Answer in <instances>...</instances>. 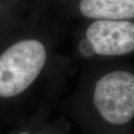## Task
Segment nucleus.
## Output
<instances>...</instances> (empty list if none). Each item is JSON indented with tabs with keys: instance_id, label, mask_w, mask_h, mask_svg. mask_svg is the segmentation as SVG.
<instances>
[{
	"instance_id": "0eeeda50",
	"label": "nucleus",
	"mask_w": 134,
	"mask_h": 134,
	"mask_svg": "<svg viewBox=\"0 0 134 134\" xmlns=\"http://www.w3.org/2000/svg\"><path fill=\"white\" fill-rule=\"evenodd\" d=\"M39 134H59V132H58L55 126L48 123L47 119H44L40 127Z\"/></svg>"
},
{
	"instance_id": "7ed1b4c3",
	"label": "nucleus",
	"mask_w": 134,
	"mask_h": 134,
	"mask_svg": "<svg viewBox=\"0 0 134 134\" xmlns=\"http://www.w3.org/2000/svg\"><path fill=\"white\" fill-rule=\"evenodd\" d=\"M95 54L123 56L134 51V24L126 20H97L86 30Z\"/></svg>"
},
{
	"instance_id": "423d86ee",
	"label": "nucleus",
	"mask_w": 134,
	"mask_h": 134,
	"mask_svg": "<svg viewBox=\"0 0 134 134\" xmlns=\"http://www.w3.org/2000/svg\"><path fill=\"white\" fill-rule=\"evenodd\" d=\"M79 50H80V52H81L85 57H90V56H92L93 54H95L94 50H93V48H92V45L91 44V43L88 41L87 38L85 40H83V41L80 43Z\"/></svg>"
},
{
	"instance_id": "39448f33",
	"label": "nucleus",
	"mask_w": 134,
	"mask_h": 134,
	"mask_svg": "<svg viewBox=\"0 0 134 134\" xmlns=\"http://www.w3.org/2000/svg\"><path fill=\"white\" fill-rule=\"evenodd\" d=\"M46 119L43 111H37L30 116L19 119L8 134H39L42 123Z\"/></svg>"
},
{
	"instance_id": "6e6552de",
	"label": "nucleus",
	"mask_w": 134,
	"mask_h": 134,
	"mask_svg": "<svg viewBox=\"0 0 134 134\" xmlns=\"http://www.w3.org/2000/svg\"><path fill=\"white\" fill-rule=\"evenodd\" d=\"M0 134H1V132H0Z\"/></svg>"
},
{
	"instance_id": "f257e3e1",
	"label": "nucleus",
	"mask_w": 134,
	"mask_h": 134,
	"mask_svg": "<svg viewBox=\"0 0 134 134\" xmlns=\"http://www.w3.org/2000/svg\"><path fill=\"white\" fill-rule=\"evenodd\" d=\"M47 62V52L35 39L22 40L0 54V105L20 98L34 85Z\"/></svg>"
},
{
	"instance_id": "20e7f679",
	"label": "nucleus",
	"mask_w": 134,
	"mask_h": 134,
	"mask_svg": "<svg viewBox=\"0 0 134 134\" xmlns=\"http://www.w3.org/2000/svg\"><path fill=\"white\" fill-rule=\"evenodd\" d=\"M81 14L88 18L126 20L134 18V0H81Z\"/></svg>"
},
{
	"instance_id": "f03ea898",
	"label": "nucleus",
	"mask_w": 134,
	"mask_h": 134,
	"mask_svg": "<svg viewBox=\"0 0 134 134\" xmlns=\"http://www.w3.org/2000/svg\"><path fill=\"white\" fill-rule=\"evenodd\" d=\"M92 105L101 119L110 125H125L134 117V75L113 71L96 82Z\"/></svg>"
}]
</instances>
